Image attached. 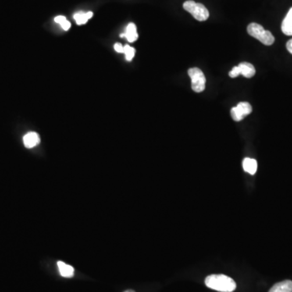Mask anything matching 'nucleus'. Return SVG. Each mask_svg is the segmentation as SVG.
Masks as SVG:
<instances>
[{
  "label": "nucleus",
  "instance_id": "nucleus-10",
  "mask_svg": "<svg viewBox=\"0 0 292 292\" xmlns=\"http://www.w3.org/2000/svg\"><path fill=\"white\" fill-rule=\"evenodd\" d=\"M238 67L240 68V75H243L244 77L251 78L256 74L255 68L249 62H241Z\"/></svg>",
  "mask_w": 292,
  "mask_h": 292
},
{
  "label": "nucleus",
  "instance_id": "nucleus-16",
  "mask_svg": "<svg viewBox=\"0 0 292 292\" xmlns=\"http://www.w3.org/2000/svg\"><path fill=\"white\" fill-rule=\"evenodd\" d=\"M240 68H239L238 66L234 67V68H232V70L231 71L230 73H229V76H230L232 78L237 77V76H240Z\"/></svg>",
  "mask_w": 292,
  "mask_h": 292
},
{
  "label": "nucleus",
  "instance_id": "nucleus-14",
  "mask_svg": "<svg viewBox=\"0 0 292 292\" xmlns=\"http://www.w3.org/2000/svg\"><path fill=\"white\" fill-rule=\"evenodd\" d=\"M55 22H56V23L59 24L61 27H62V29H64V30H65V31H68V29L71 28V23L68 22L65 16H56V17L55 18Z\"/></svg>",
  "mask_w": 292,
  "mask_h": 292
},
{
  "label": "nucleus",
  "instance_id": "nucleus-1",
  "mask_svg": "<svg viewBox=\"0 0 292 292\" xmlns=\"http://www.w3.org/2000/svg\"><path fill=\"white\" fill-rule=\"evenodd\" d=\"M208 288L220 292H232L236 289V283L232 278L224 275H212L205 279Z\"/></svg>",
  "mask_w": 292,
  "mask_h": 292
},
{
  "label": "nucleus",
  "instance_id": "nucleus-19",
  "mask_svg": "<svg viewBox=\"0 0 292 292\" xmlns=\"http://www.w3.org/2000/svg\"><path fill=\"white\" fill-rule=\"evenodd\" d=\"M124 292H135L134 290H126V291Z\"/></svg>",
  "mask_w": 292,
  "mask_h": 292
},
{
  "label": "nucleus",
  "instance_id": "nucleus-18",
  "mask_svg": "<svg viewBox=\"0 0 292 292\" xmlns=\"http://www.w3.org/2000/svg\"><path fill=\"white\" fill-rule=\"evenodd\" d=\"M286 49L290 54H292V38L286 43Z\"/></svg>",
  "mask_w": 292,
  "mask_h": 292
},
{
  "label": "nucleus",
  "instance_id": "nucleus-15",
  "mask_svg": "<svg viewBox=\"0 0 292 292\" xmlns=\"http://www.w3.org/2000/svg\"><path fill=\"white\" fill-rule=\"evenodd\" d=\"M123 53L125 54V56H126L127 60L132 61L133 60V58H134L136 50H135L133 47H130V46L126 45L124 46V49H123Z\"/></svg>",
  "mask_w": 292,
  "mask_h": 292
},
{
  "label": "nucleus",
  "instance_id": "nucleus-17",
  "mask_svg": "<svg viewBox=\"0 0 292 292\" xmlns=\"http://www.w3.org/2000/svg\"><path fill=\"white\" fill-rule=\"evenodd\" d=\"M114 48H115V51H117L118 53H123L124 47H123V45L120 44V43H115Z\"/></svg>",
  "mask_w": 292,
  "mask_h": 292
},
{
  "label": "nucleus",
  "instance_id": "nucleus-11",
  "mask_svg": "<svg viewBox=\"0 0 292 292\" xmlns=\"http://www.w3.org/2000/svg\"><path fill=\"white\" fill-rule=\"evenodd\" d=\"M243 168L244 172H247L250 175H254L257 170V160L249 158H244L243 161Z\"/></svg>",
  "mask_w": 292,
  "mask_h": 292
},
{
  "label": "nucleus",
  "instance_id": "nucleus-4",
  "mask_svg": "<svg viewBox=\"0 0 292 292\" xmlns=\"http://www.w3.org/2000/svg\"><path fill=\"white\" fill-rule=\"evenodd\" d=\"M189 76L191 77L192 89L196 93H201L205 89L206 78L200 68H190L187 71Z\"/></svg>",
  "mask_w": 292,
  "mask_h": 292
},
{
  "label": "nucleus",
  "instance_id": "nucleus-6",
  "mask_svg": "<svg viewBox=\"0 0 292 292\" xmlns=\"http://www.w3.org/2000/svg\"><path fill=\"white\" fill-rule=\"evenodd\" d=\"M121 37H126L129 43H134L138 39V33L136 31V26L135 24L129 23L127 26L124 33L120 34Z\"/></svg>",
  "mask_w": 292,
  "mask_h": 292
},
{
  "label": "nucleus",
  "instance_id": "nucleus-13",
  "mask_svg": "<svg viewBox=\"0 0 292 292\" xmlns=\"http://www.w3.org/2000/svg\"><path fill=\"white\" fill-rule=\"evenodd\" d=\"M92 16H93V12H79L74 14L73 18H74L78 26H82V25L87 23L88 20L91 19Z\"/></svg>",
  "mask_w": 292,
  "mask_h": 292
},
{
  "label": "nucleus",
  "instance_id": "nucleus-2",
  "mask_svg": "<svg viewBox=\"0 0 292 292\" xmlns=\"http://www.w3.org/2000/svg\"><path fill=\"white\" fill-rule=\"evenodd\" d=\"M247 30L250 36L259 40L264 45L271 46L275 43V38L272 33L268 30H265L259 24H249Z\"/></svg>",
  "mask_w": 292,
  "mask_h": 292
},
{
  "label": "nucleus",
  "instance_id": "nucleus-8",
  "mask_svg": "<svg viewBox=\"0 0 292 292\" xmlns=\"http://www.w3.org/2000/svg\"><path fill=\"white\" fill-rule=\"evenodd\" d=\"M269 292H292V281L285 280L276 283Z\"/></svg>",
  "mask_w": 292,
  "mask_h": 292
},
{
  "label": "nucleus",
  "instance_id": "nucleus-7",
  "mask_svg": "<svg viewBox=\"0 0 292 292\" xmlns=\"http://www.w3.org/2000/svg\"><path fill=\"white\" fill-rule=\"evenodd\" d=\"M23 140L24 144H25L26 148L32 149L40 143V137H39V135L37 133L30 132V133H27L26 136H24Z\"/></svg>",
  "mask_w": 292,
  "mask_h": 292
},
{
  "label": "nucleus",
  "instance_id": "nucleus-3",
  "mask_svg": "<svg viewBox=\"0 0 292 292\" xmlns=\"http://www.w3.org/2000/svg\"><path fill=\"white\" fill-rule=\"evenodd\" d=\"M183 9L191 14L192 16L199 22H204L210 16L208 9L202 4L196 3L193 0H189L184 2Z\"/></svg>",
  "mask_w": 292,
  "mask_h": 292
},
{
  "label": "nucleus",
  "instance_id": "nucleus-12",
  "mask_svg": "<svg viewBox=\"0 0 292 292\" xmlns=\"http://www.w3.org/2000/svg\"><path fill=\"white\" fill-rule=\"evenodd\" d=\"M57 265H58V270L62 277L72 278L74 275V269L71 265H67L62 261H58Z\"/></svg>",
  "mask_w": 292,
  "mask_h": 292
},
{
  "label": "nucleus",
  "instance_id": "nucleus-9",
  "mask_svg": "<svg viewBox=\"0 0 292 292\" xmlns=\"http://www.w3.org/2000/svg\"><path fill=\"white\" fill-rule=\"evenodd\" d=\"M282 31L286 35L292 36V8L289 10L282 22Z\"/></svg>",
  "mask_w": 292,
  "mask_h": 292
},
{
  "label": "nucleus",
  "instance_id": "nucleus-5",
  "mask_svg": "<svg viewBox=\"0 0 292 292\" xmlns=\"http://www.w3.org/2000/svg\"><path fill=\"white\" fill-rule=\"evenodd\" d=\"M253 111L252 106L248 102L243 101L238 103L236 107H233L231 111L232 119L234 121L239 122L244 119L247 115H249Z\"/></svg>",
  "mask_w": 292,
  "mask_h": 292
}]
</instances>
